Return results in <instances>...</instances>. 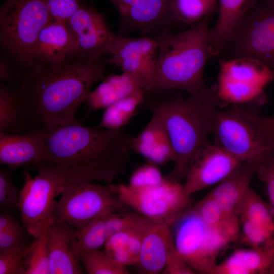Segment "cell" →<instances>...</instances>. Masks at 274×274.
<instances>
[{
	"label": "cell",
	"instance_id": "obj_20",
	"mask_svg": "<svg viewBox=\"0 0 274 274\" xmlns=\"http://www.w3.org/2000/svg\"><path fill=\"white\" fill-rule=\"evenodd\" d=\"M170 227L165 223H154L144 233L136 264L141 273H162L176 246Z\"/></svg>",
	"mask_w": 274,
	"mask_h": 274
},
{
	"label": "cell",
	"instance_id": "obj_31",
	"mask_svg": "<svg viewBox=\"0 0 274 274\" xmlns=\"http://www.w3.org/2000/svg\"><path fill=\"white\" fill-rule=\"evenodd\" d=\"M217 0H172L174 17L177 25L189 27L213 14Z\"/></svg>",
	"mask_w": 274,
	"mask_h": 274
},
{
	"label": "cell",
	"instance_id": "obj_34",
	"mask_svg": "<svg viewBox=\"0 0 274 274\" xmlns=\"http://www.w3.org/2000/svg\"><path fill=\"white\" fill-rule=\"evenodd\" d=\"M240 219L262 225L274 227V211L251 188L248 192L242 206Z\"/></svg>",
	"mask_w": 274,
	"mask_h": 274
},
{
	"label": "cell",
	"instance_id": "obj_44",
	"mask_svg": "<svg viewBox=\"0 0 274 274\" xmlns=\"http://www.w3.org/2000/svg\"><path fill=\"white\" fill-rule=\"evenodd\" d=\"M22 228L17 220L8 213H3L0 216V230Z\"/></svg>",
	"mask_w": 274,
	"mask_h": 274
},
{
	"label": "cell",
	"instance_id": "obj_35",
	"mask_svg": "<svg viewBox=\"0 0 274 274\" xmlns=\"http://www.w3.org/2000/svg\"><path fill=\"white\" fill-rule=\"evenodd\" d=\"M240 236L251 247H258L274 242V227H268L241 220Z\"/></svg>",
	"mask_w": 274,
	"mask_h": 274
},
{
	"label": "cell",
	"instance_id": "obj_15",
	"mask_svg": "<svg viewBox=\"0 0 274 274\" xmlns=\"http://www.w3.org/2000/svg\"><path fill=\"white\" fill-rule=\"evenodd\" d=\"M66 24L80 54L96 59L110 54L117 34L112 30L103 14L84 5Z\"/></svg>",
	"mask_w": 274,
	"mask_h": 274
},
{
	"label": "cell",
	"instance_id": "obj_5",
	"mask_svg": "<svg viewBox=\"0 0 274 274\" xmlns=\"http://www.w3.org/2000/svg\"><path fill=\"white\" fill-rule=\"evenodd\" d=\"M212 133L216 144L243 162L253 164L274 154V115L263 116L236 106L219 108Z\"/></svg>",
	"mask_w": 274,
	"mask_h": 274
},
{
	"label": "cell",
	"instance_id": "obj_25",
	"mask_svg": "<svg viewBox=\"0 0 274 274\" xmlns=\"http://www.w3.org/2000/svg\"><path fill=\"white\" fill-rule=\"evenodd\" d=\"M37 128L20 89L0 84V132L20 133Z\"/></svg>",
	"mask_w": 274,
	"mask_h": 274
},
{
	"label": "cell",
	"instance_id": "obj_13",
	"mask_svg": "<svg viewBox=\"0 0 274 274\" xmlns=\"http://www.w3.org/2000/svg\"><path fill=\"white\" fill-rule=\"evenodd\" d=\"M158 53V42L154 38L117 35L108 62L134 77L146 93L155 89Z\"/></svg>",
	"mask_w": 274,
	"mask_h": 274
},
{
	"label": "cell",
	"instance_id": "obj_41",
	"mask_svg": "<svg viewBox=\"0 0 274 274\" xmlns=\"http://www.w3.org/2000/svg\"><path fill=\"white\" fill-rule=\"evenodd\" d=\"M195 272L180 255L175 247L170 252L162 273L193 274Z\"/></svg>",
	"mask_w": 274,
	"mask_h": 274
},
{
	"label": "cell",
	"instance_id": "obj_19",
	"mask_svg": "<svg viewBox=\"0 0 274 274\" xmlns=\"http://www.w3.org/2000/svg\"><path fill=\"white\" fill-rule=\"evenodd\" d=\"M78 54L75 40L66 23L51 21L38 35L32 51V65L58 63Z\"/></svg>",
	"mask_w": 274,
	"mask_h": 274
},
{
	"label": "cell",
	"instance_id": "obj_30",
	"mask_svg": "<svg viewBox=\"0 0 274 274\" xmlns=\"http://www.w3.org/2000/svg\"><path fill=\"white\" fill-rule=\"evenodd\" d=\"M265 88L219 75L215 93L219 100L235 104H243L255 100L262 94Z\"/></svg>",
	"mask_w": 274,
	"mask_h": 274
},
{
	"label": "cell",
	"instance_id": "obj_7",
	"mask_svg": "<svg viewBox=\"0 0 274 274\" xmlns=\"http://www.w3.org/2000/svg\"><path fill=\"white\" fill-rule=\"evenodd\" d=\"M130 210L111 184H72L66 185L55 202L50 221L64 222L78 230L108 215Z\"/></svg>",
	"mask_w": 274,
	"mask_h": 274
},
{
	"label": "cell",
	"instance_id": "obj_2",
	"mask_svg": "<svg viewBox=\"0 0 274 274\" xmlns=\"http://www.w3.org/2000/svg\"><path fill=\"white\" fill-rule=\"evenodd\" d=\"M109 58L80 53L56 64L34 63L19 88L36 128L73 124L92 86L105 78Z\"/></svg>",
	"mask_w": 274,
	"mask_h": 274
},
{
	"label": "cell",
	"instance_id": "obj_28",
	"mask_svg": "<svg viewBox=\"0 0 274 274\" xmlns=\"http://www.w3.org/2000/svg\"><path fill=\"white\" fill-rule=\"evenodd\" d=\"M192 207L208 225L222 233L230 243L239 239L240 222L229 218L209 193Z\"/></svg>",
	"mask_w": 274,
	"mask_h": 274
},
{
	"label": "cell",
	"instance_id": "obj_11",
	"mask_svg": "<svg viewBox=\"0 0 274 274\" xmlns=\"http://www.w3.org/2000/svg\"><path fill=\"white\" fill-rule=\"evenodd\" d=\"M37 169L35 177L25 173L18 203L24 227L34 238L49 223L55 199L66 187L64 181L52 172L44 168Z\"/></svg>",
	"mask_w": 274,
	"mask_h": 274
},
{
	"label": "cell",
	"instance_id": "obj_43",
	"mask_svg": "<svg viewBox=\"0 0 274 274\" xmlns=\"http://www.w3.org/2000/svg\"><path fill=\"white\" fill-rule=\"evenodd\" d=\"M24 74L14 70L10 60L3 55L0 58V78L4 83H13L21 82Z\"/></svg>",
	"mask_w": 274,
	"mask_h": 274
},
{
	"label": "cell",
	"instance_id": "obj_27",
	"mask_svg": "<svg viewBox=\"0 0 274 274\" xmlns=\"http://www.w3.org/2000/svg\"><path fill=\"white\" fill-rule=\"evenodd\" d=\"M219 75L265 87L274 80V69L249 57L221 59Z\"/></svg>",
	"mask_w": 274,
	"mask_h": 274
},
{
	"label": "cell",
	"instance_id": "obj_18",
	"mask_svg": "<svg viewBox=\"0 0 274 274\" xmlns=\"http://www.w3.org/2000/svg\"><path fill=\"white\" fill-rule=\"evenodd\" d=\"M46 129L24 133L0 132V163L16 167L40 164L45 155Z\"/></svg>",
	"mask_w": 274,
	"mask_h": 274
},
{
	"label": "cell",
	"instance_id": "obj_22",
	"mask_svg": "<svg viewBox=\"0 0 274 274\" xmlns=\"http://www.w3.org/2000/svg\"><path fill=\"white\" fill-rule=\"evenodd\" d=\"M212 274H274V242L234 251Z\"/></svg>",
	"mask_w": 274,
	"mask_h": 274
},
{
	"label": "cell",
	"instance_id": "obj_4",
	"mask_svg": "<svg viewBox=\"0 0 274 274\" xmlns=\"http://www.w3.org/2000/svg\"><path fill=\"white\" fill-rule=\"evenodd\" d=\"M208 16L185 30L168 31L156 38L158 53L155 89L181 90L189 95L211 91L203 72L211 56Z\"/></svg>",
	"mask_w": 274,
	"mask_h": 274
},
{
	"label": "cell",
	"instance_id": "obj_8",
	"mask_svg": "<svg viewBox=\"0 0 274 274\" xmlns=\"http://www.w3.org/2000/svg\"><path fill=\"white\" fill-rule=\"evenodd\" d=\"M111 185L127 207L155 223L172 226L191 207V196L185 192L183 185L165 177L159 184L138 188Z\"/></svg>",
	"mask_w": 274,
	"mask_h": 274
},
{
	"label": "cell",
	"instance_id": "obj_45",
	"mask_svg": "<svg viewBox=\"0 0 274 274\" xmlns=\"http://www.w3.org/2000/svg\"><path fill=\"white\" fill-rule=\"evenodd\" d=\"M256 3L265 8L274 10V0H257Z\"/></svg>",
	"mask_w": 274,
	"mask_h": 274
},
{
	"label": "cell",
	"instance_id": "obj_10",
	"mask_svg": "<svg viewBox=\"0 0 274 274\" xmlns=\"http://www.w3.org/2000/svg\"><path fill=\"white\" fill-rule=\"evenodd\" d=\"M218 56L252 58L274 69V10L256 3Z\"/></svg>",
	"mask_w": 274,
	"mask_h": 274
},
{
	"label": "cell",
	"instance_id": "obj_3",
	"mask_svg": "<svg viewBox=\"0 0 274 274\" xmlns=\"http://www.w3.org/2000/svg\"><path fill=\"white\" fill-rule=\"evenodd\" d=\"M144 105L161 121L175 151L174 167L165 177L180 182L185 179L192 157L213 132L219 99L211 90L185 98L160 99Z\"/></svg>",
	"mask_w": 274,
	"mask_h": 274
},
{
	"label": "cell",
	"instance_id": "obj_36",
	"mask_svg": "<svg viewBox=\"0 0 274 274\" xmlns=\"http://www.w3.org/2000/svg\"><path fill=\"white\" fill-rule=\"evenodd\" d=\"M30 244L0 251V274H24V261Z\"/></svg>",
	"mask_w": 274,
	"mask_h": 274
},
{
	"label": "cell",
	"instance_id": "obj_16",
	"mask_svg": "<svg viewBox=\"0 0 274 274\" xmlns=\"http://www.w3.org/2000/svg\"><path fill=\"white\" fill-rule=\"evenodd\" d=\"M47 242L50 274L84 273L76 229L64 222L50 221Z\"/></svg>",
	"mask_w": 274,
	"mask_h": 274
},
{
	"label": "cell",
	"instance_id": "obj_38",
	"mask_svg": "<svg viewBox=\"0 0 274 274\" xmlns=\"http://www.w3.org/2000/svg\"><path fill=\"white\" fill-rule=\"evenodd\" d=\"M86 0H46L52 21L66 23Z\"/></svg>",
	"mask_w": 274,
	"mask_h": 274
},
{
	"label": "cell",
	"instance_id": "obj_33",
	"mask_svg": "<svg viewBox=\"0 0 274 274\" xmlns=\"http://www.w3.org/2000/svg\"><path fill=\"white\" fill-rule=\"evenodd\" d=\"M81 262L84 270L89 274H128L126 266L113 260L104 251L81 250Z\"/></svg>",
	"mask_w": 274,
	"mask_h": 274
},
{
	"label": "cell",
	"instance_id": "obj_26",
	"mask_svg": "<svg viewBox=\"0 0 274 274\" xmlns=\"http://www.w3.org/2000/svg\"><path fill=\"white\" fill-rule=\"evenodd\" d=\"M139 89H142L136 78L122 72L120 74L105 77L101 83L91 91L86 102L91 110L105 109Z\"/></svg>",
	"mask_w": 274,
	"mask_h": 274
},
{
	"label": "cell",
	"instance_id": "obj_23",
	"mask_svg": "<svg viewBox=\"0 0 274 274\" xmlns=\"http://www.w3.org/2000/svg\"><path fill=\"white\" fill-rule=\"evenodd\" d=\"M131 150L149 162L163 164L174 161L175 153L166 130L160 119L155 115L136 137H132Z\"/></svg>",
	"mask_w": 274,
	"mask_h": 274
},
{
	"label": "cell",
	"instance_id": "obj_39",
	"mask_svg": "<svg viewBox=\"0 0 274 274\" xmlns=\"http://www.w3.org/2000/svg\"><path fill=\"white\" fill-rule=\"evenodd\" d=\"M252 165L255 175L265 187L269 204L274 211V154Z\"/></svg>",
	"mask_w": 274,
	"mask_h": 274
},
{
	"label": "cell",
	"instance_id": "obj_14",
	"mask_svg": "<svg viewBox=\"0 0 274 274\" xmlns=\"http://www.w3.org/2000/svg\"><path fill=\"white\" fill-rule=\"evenodd\" d=\"M243 162L224 147L208 142L192 157L185 182V192L189 196L218 184Z\"/></svg>",
	"mask_w": 274,
	"mask_h": 274
},
{
	"label": "cell",
	"instance_id": "obj_6",
	"mask_svg": "<svg viewBox=\"0 0 274 274\" xmlns=\"http://www.w3.org/2000/svg\"><path fill=\"white\" fill-rule=\"evenodd\" d=\"M51 21L46 0H5L0 10V42L6 56L28 71L38 35Z\"/></svg>",
	"mask_w": 274,
	"mask_h": 274
},
{
	"label": "cell",
	"instance_id": "obj_9",
	"mask_svg": "<svg viewBox=\"0 0 274 274\" xmlns=\"http://www.w3.org/2000/svg\"><path fill=\"white\" fill-rule=\"evenodd\" d=\"M172 226L175 246L183 260L195 272L212 274L229 241L208 225L192 207Z\"/></svg>",
	"mask_w": 274,
	"mask_h": 274
},
{
	"label": "cell",
	"instance_id": "obj_40",
	"mask_svg": "<svg viewBox=\"0 0 274 274\" xmlns=\"http://www.w3.org/2000/svg\"><path fill=\"white\" fill-rule=\"evenodd\" d=\"M19 193L10 174L3 168L0 170V207L5 210L18 207Z\"/></svg>",
	"mask_w": 274,
	"mask_h": 274
},
{
	"label": "cell",
	"instance_id": "obj_37",
	"mask_svg": "<svg viewBox=\"0 0 274 274\" xmlns=\"http://www.w3.org/2000/svg\"><path fill=\"white\" fill-rule=\"evenodd\" d=\"M164 178L157 165L149 162L132 174L127 185L132 188L144 187L159 184Z\"/></svg>",
	"mask_w": 274,
	"mask_h": 274
},
{
	"label": "cell",
	"instance_id": "obj_17",
	"mask_svg": "<svg viewBox=\"0 0 274 274\" xmlns=\"http://www.w3.org/2000/svg\"><path fill=\"white\" fill-rule=\"evenodd\" d=\"M153 223L134 211L121 212L105 216L76 230V235L80 250L99 249L119 232L146 229Z\"/></svg>",
	"mask_w": 274,
	"mask_h": 274
},
{
	"label": "cell",
	"instance_id": "obj_21",
	"mask_svg": "<svg viewBox=\"0 0 274 274\" xmlns=\"http://www.w3.org/2000/svg\"><path fill=\"white\" fill-rule=\"evenodd\" d=\"M254 175L253 165L243 162L209 193L225 214L234 221L240 222L242 206Z\"/></svg>",
	"mask_w": 274,
	"mask_h": 274
},
{
	"label": "cell",
	"instance_id": "obj_32",
	"mask_svg": "<svg viewBox=\"0 0 274 274\" xmlns=\"http://www.w3.org/2000/svg\"><path fill=\"white\" fill-rule=\"evenodd\" d=\"M48 224L43 229L40 235L35 238V241L30 244L24 261V274L50 273L47 242Z\"/></svg>",
	"mask_w": 274,
	"mask_h": 274
},
{
	"label": "cell",
	"instance_id": "obj_24",
	"mask_svg": "<svg viewBox=\"0 0 274 274\" xmlns=\"http://www.w3.org/2000/svg\"><path fill=\"white\" fill-rule=\"evenodd\" d=\"M257 0H219L218 17L210 30L211 56H218L229 40Z\"/></svg>",
	"mask_w": 274,
	"mask_h": 274
},
{
	"label": "cell",
	"instance_id": "obj_12",
	"mask_svg": "<svg viewBox=\"0 0 274 274\" xmlns=\"http://www.w3.org/2000/svg\"><path fill=\"white\" fill-rule=\"evenodd\" d=\"M119 15L118 33L120 36L139 31L141 36L156 39L177 25L172 0H108Z\"/></svg>",
	"mask_w": 274,
	"mask_h": 274
},
{
	"label": "cell",
	"instance_id": "obj_29",
	"mask_svg": "<svg viewBox=\"0 0 274 274\" xmlns=\"http://www.w3.org/2000/svg\"><path fill=\"white\" fill-rule=\"evenodd\" d=\"M146 93L139 89L117 101L105 109L100 123L96 126L109 129H119L133 116L136 109L143 104Z\"/></svg>",
	"mask_w": 274,
	"mask_h": 274
},
{
	"label": "cell",
	"instance_id": "obj_1",
	"mask_svg": "<svg viewBox=\"0 0 274 274\" xmlns=\"http://www.w3.org/2000/svg\"><path fill=\"white\" fill-rule=\"evenodd\" d=\"M45 128V127H44ZM45 155L37 168H46L67 185L111 183L125 171L132 137L122 129L82 124L45 128Z\"/></svg>",
	"mask_w": 274,
	"mask_h": 274
},
{
	"label": "cell",
	"instance_id": "obj_42",
	"mask_svg": "<svg viewBox=\"0 0 274 274\" xmlns=\"http://www.w3.org/2000/svg\"><path fill=\"white\" fill-rule=\"evenodd\" d=\"M25 244L22 228L0 230V251Z\"/></svg>",
	"mask_w": 274,
	"mask_h": 274
}]
</instances>
